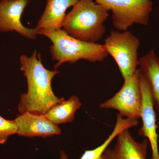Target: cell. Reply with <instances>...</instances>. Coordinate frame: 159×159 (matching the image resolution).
<instances>
[{
    "mask_svg": "<svg viewBox=\"0 0 159 159\" xmlns=\"http://www.w3.org/2000/svg\"><path fill=\"white\" fill-rule=\"evenodd\" d=\"M20 62L28 84L27 93L20 96L18 105L20 114L30 112L44 115L54 106L65 100L56 97L51 87L52 79L60 72L46 69L41 54L36 50L31 56L20 55Z\"/></svg>",
    "mask_w": 159,
    "mask_h": 159,
    "instance_id": "cell-1",
    "label": "cell"
},
{
    "mask_svg": "<svg viewBox=\"0 0 159 159\" xmlns=\"http://www.w3.org/2000/svg\"><path fill=\"white\" fill-rule=\"evenodd\" d=\"M109 11L95 0H79L66 15L61 29L76 39L97 43L105 33Z\"/></svg>",
    "mask_w": 159,
    "mask_h": 159,
    "instance_id": "cell-2",
    "label": "cell"
},
{
    "mask_svg": "<svg viewBox=\"0 0 159 159\" xmlns=\"http://www.w3.org/2000/svg\"><path fill=\"white\" fill-rule=\"evenodd\" d=\"M38 34L45 36L52 43L50 52L52 59L57 61L54 66L55 70L66 62L75 64L80 60L101 62L108 56L103 45L76 39L62 29L38 30Z\"/></svg>",
    "mask_w": 159,
    "mask_h": 159,
    "instance_id": "cell-3",
    "label": "cell"
},
{
    "mask_svg": "<svg viewBox=\"0 0 159 159\" xmlns=\"http://www.w3.org/2000/svg\"><path fill=\"white\" fill-rule=\"evenodd\" d=\"M103 45L116 63L124 80L130 78L139 66V39L128 30L112 31Z\"/></svg>",
    "mask_w": 159,
    "mask_h": 159,
    "instance_id": "cell-4",
    "label": "cell"
},
{
    "mask_svg": "<svg viewBox=\"0 0 159 159\" xmlns=\"http://www.w3.org/2000/svg\"><path fill=\"white\" fill-rule=\"evenodd\" d=\"M112 13L113 25L118 31L128 30L134 24L148 25L152 10V0H95Z\"/></svg>",
    "mask_w": 159,
    "mask_h": 159,
    "instance_id": "cell-5",
    "label": "cell"
},
{
    "mask_svg": "<svg viewBox=\"0 0 159 159\" xmlns=\"http://www.w3.org/2000/svg\"><path fill=\"white\" fill-rule=\"evenodd\" d=\"M142 96L140 85V71L137 69L133 75L124 80L121 89L115 95L99 105L102 109H113L122 117L141 119Z\"/></svg>",
    "mask_w": 159,
    "mask_h": 159,
    "instance_id": "cell-6",
    "label": "cell"
},
{
    "mask_svg": "<svg viewBox=\"0 0 159 159\" xmlns=\"http://www.w3.org/2000/svg\"><path fill=\"white\" fill-rule=\"evenodd\" d=\"M30 0H0V32L16 31L28 39L37 38L38 30L23 25L21 16Z\"/></svg>",
    "mask_w": 159,
    "mask_h": 159,
    "instance_id": "cell-7",
    "label": "cell"
},
{
    "mask_svg": "<svg viewBox=\"0 0 159 159\" xmlns=\"http://www.w3.org/2000/svg\"><path fill=\"white\" fill-rule=\"evenodd\" d=\"M140 85L142 96L141 119H142V125L138 131V134L148 139L151 148V159H159L156 113L152 99L149 86L141 72Z\"/></svg>",
    "mask_w": 159,
    "mask_h": 159,
    "instance_id": "cell-8",
    "label": "cell"
},
{
    "mask_svg": "<svg viewBox=\"0 0 159 159\" xmlns=\"http://www.w3.org/2000/svg\"><path fill=\"white\" fill-rule=\"evenodd\" d=\"M129 129H124L117 135L114 148L107 147L100 159H146L149 143L148 139L137 142Z\"/></svg>",
    "mask_w": 159,
    "mask_h": 159,
    "instance_id": "cell-9",
    "label": "cell"
},
{
    "mask_svg": "<svg viewBox=\"0 0 159 159\" xmlns=\"http://www.w3.org/2000/svg\"><path fill=\"white\" fill-rule=\"evenodd\" d=\"M14 120L18 125L17 134L20 136L46 138L61 133L58 126L44 115L25 112L18 116Z\"/></svg>",
    "mask_w": 159,
    "mask_h": 159,
    "instance_id": "cell-10",
    "label": "cell"
},
{
    "mask_svg": "<svg viewBox=\"0 0 159 159\" xmlns=\"http://www.w3.org/2000/svg\"><path fill=\"white\" fill-rule=\"evenodd\" d=\"M79 0H47L44 11L36 25L37 30L54 31L61 29L67 9Z\"/></svg>",
    "mask_w": 159,
    "mask_h": 159,
    "instance_id": "cell-11",
    "label": "cell"
},
{
    "mask_svg": "<svg viewBox=\"0 0 159 159\" xmlns=\"http://www.w3.org/2000/svg\"><path fill=\"white\" fill-rule=\"evenodd\" d=\"M139 66L149 86L154 107L159 112V57L153 49L139 59Z\"/></svg>",
    "mask_w": 159,
    "mask_h": 159,
    "instance_id": "cell-12",
    "label": "cell"
},
{
    "mask_svg": "<svg viewBox=\"0 0 159 159\" xmlns=\"http://www.w3.org/2000/svg\"><path fill=\"white\" fill-rule=\"evenodd\" d=\"M81 106L82 103L79 98L74 95L68 100H64L54 106L44 116L57 125L72 122L75 119L76 111Z\"/></svg>",
    "mask_w": 159,
    "mask_h": 159,
    "instance_id": "cell-13",
    "label": "cell"
},
{
    "mask_svg": "<svg viewBox=\"0 0 159 159\" xmlns=\"http://www.w3.org/2000/svg\"><path fill=\"white\" fill-rule=\"evenodd\" d=\"M135 122L132 119L123 118L119 114H117L116 122L113 130L107 139L101 145L92 150H86L80 159H100L101 156L108 147L112 141L120 132L126 129H129L134 126ZM59 159H68V157L64 151L61 150L60 153Z\"/></svg>",
    "mask_w": 159,
    "mask_h": 159,
    "instance_id": "cell-14",
    "label": "cell"
},
{
    "mask_svg": "<svg viewBox=\"0 0 159 159\" xmlns=\"http://www.w3.org/2000/svg\"><path fill=\"white\" fill-rule=\"evenodd\" d=\"M18 125L14 120H7L0 116V144H5L8 138L17 134Z\"/></svg>",
    "mask_w": 159,
    "mask_h": 159,
    "instance_id": "cell-15",
    "label": "cell"
}]
</instances>
